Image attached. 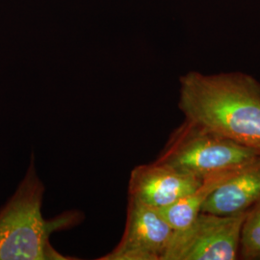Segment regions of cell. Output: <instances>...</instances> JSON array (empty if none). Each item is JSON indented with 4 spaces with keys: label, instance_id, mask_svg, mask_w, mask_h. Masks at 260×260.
Instances as JSON below:
<instances>
[{
    "label": "cell",
    "instance_id": "obj_5",
    "mask_svg": "<svg viewBox=\"0 0 260 260\" xmlns=\"http://www.w3.org/2000/svg\"><path fill=\"white\" fill-rule=\"evenodd\" d=\"M174 230L155 208L128 198L124 232L101 260H162Z\"/></svg>",
    "mask_w": 260,
    "mask_h": 260
},
{
    "label": "cell",
    "instance_id": "obj_1",
    "mask_svg": "<svg viewBox=\"0 0 260 260\" xmlns=\"http://www.w3.org/2000/svg\"><path fill=\"white\" fill-rule=\"evenodd\" d=\"M179 83L178 108L186 120L260 150V82L255 77L242 72L192 71Z\"/></svg>",
    "mask_w": 260,
    "mask_h": 260
},
{
    "label": "cell",
    "instance_id": "obj_3",
    "mask_svg": "<svg viewBox=\"0 0 260 260\" xmlns=\"http://www.w3.org/2000/svg\"><path fill=\"white\" fill-rule=\"evenodd\" d=\"M259 156L260 150L242 146L185 119L172 132L156 161L204 179Z\"/></svg>",
    "mask_w": 260,
    "mask_h": 260
},
{
    "label": "cell",
    "instance_id": "obj_4",
    "mask_svg": "<svg viewBox=\"0 0 260 260\" xmlns=\"http://www.w3.org/2000/svg\"><path fill=\"white\" fill-rule=\"evenodd\" d=\"M245 215L200 212L189 226L174 231L162 260L238 259Z\"/></svg>",
    "mask_w": 260,
    "mask_h": 260
},
{
    "label": "cell",
    "instance_id": "obj_7",
    "mask_svg": "<svg viewBox=\"0 0 260 260\" xmlns=\"http://www.w3.org/2000/svg\"><path fill=\"white\" fill-rule=\"evenodd\" d=\"M260 199V156L243 165L218 186L201 212L233 215L247 211Z\"/></svg>",
    "mask_w": 260,
    "mask_h": 260
},
{
    "label": "cell",
    "instance_id": "obj_9",
    "mask_svg": "<svg viewBox=\"0 0 260 260\" xmlns=\"http://www.w3.org/2000/svg\"><path fill=\"white\" fill-rule=\"evenodd\" d=\"M239 258L260 260V199L246 211L242 224Z\"/></svg>",
    "mask_w": 260,
    "mask_h": 260
},
{
    "label": "cell",
    "instance_id": "obj_2",
    "mask_svg": "<svg viewBox=\"0 0 260 260\" xmlns=\"http://www.w3.org/2000/svg\"><path fill=\"white\" fill-rule=\"evenodd\" d=\"M45 187L32 161L16 193L0 211V260L73 259L56 251L50 235L71 218L45 220Z\"/></svg>",
    "mask_w": 260,
    "mask_h": 260
},
{
    "label": "cell",
    "instance_id": "obj_6",
    "mask_svg": "<svg viewBox=\"0 0 260 260\" xmlns=\"http://www.w3.org/2000/svg\"><path fill=\"white\" fill-rule=\"evenodd\" d=\"M203 180L155 160L132 170L128 198L159 209L192 193Z\"/></svg>",
    "mask_w": 260,
    "mask_h": 260
},
{
    "label": "cell",
    "instance_id": "obj_8",
    "mask_svg": "<svg viewBox=\"0 0 260 260\" xmlns=\"http://www.w3.org/2000/svg\"><path fill=\"white\" fill-rule=\"evenodd\" d=\"M240 167L205 177L201 185L198 186L192 193L184 196L172 205L156 210L174 231L184 230L193 223L201 212L202 206L214 190Z\"/></svg>",
    "mask_w": 260,
    "mask_h": 260
}]
</instances>
